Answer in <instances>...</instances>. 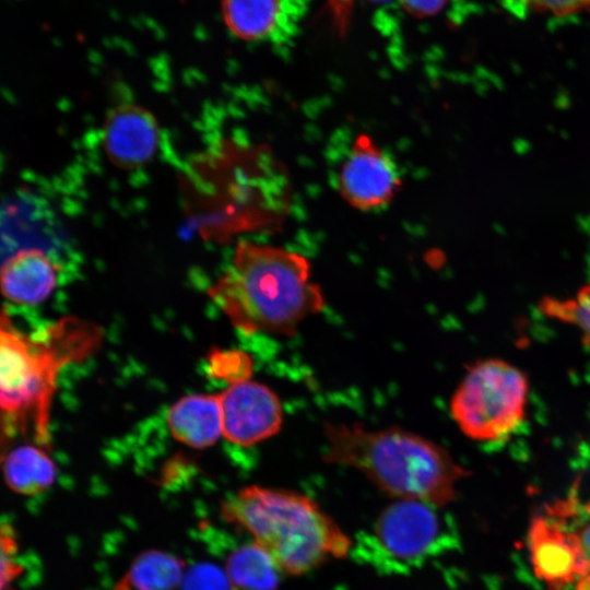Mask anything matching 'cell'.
I'll use <instances>...</instances> for the list:
<instances>
[{"label":"cell","mask_w":590,"mask_h":590,"mask_svg":"<svg viewBox=\"0 0 590 590\" xmlns=\"http://www.w3.org/2000/svg\"><path fill=\"white\" fill-rule=\"evenodd\" d=\"M219 400L223 437L233 444L252 446L281 429V401L263 384L250 379L232 384L219 394Z\"/></svg>","instance_id":"9c48e42d"},{"label":"cell","mask_w":590,"mask_h":590,"mask_svg":"<svg viewBox=\"0 0 590 590\" xmlns=\"http://www.w3.org/2000/svg\"><path fill=\"white\" fill-rule=\"evenodd\" d=\"M221 510L226 521L250 534L282 574L299 576L350 555L352 540L300 493L249 485L228 496Z\"/></svg>","instance_id":"277c9868"},{"label":"cell","mask_w":590,"mask_h":590,"mask_svg":"<svg viewBox=\"0 0 590 590\" xmlns=\"http://www.w3.org/2000/svg\"><path fill=\"white\" fill-rule=\"evenodd\" d=\"M439 507L397 499L352 541L350 555L378 574L406 575L456 544L455 529Z\"/></svg>","instance_id":"5b68a950"},{"label":"cell","mask_w":590,"mask_h":590,"mask_svg":"<svg viewBox=\"0 0 590 590\" xmlns=\"http://www.w3.org/2000/svg\"><path fill=\"white\" fill-rule=\"evenodd\" d=\"M368 1L382 3V2H388L390 0H368ZM333 3L338 12H342V10H345V12H347L350 0H333Z\"/></svg>","instance_id":"603a6c76"},{"label":"cell","mask_w":590,"mask_h":590,"mask_svg":"<svg viewBox=\"0 0 590 590\" xmlns=\"http://www.w3.org/2000/svg\"><path fill=\"white\" fill-rule=\"evenodd\" d=\"M58 281V266L43 249H20L1 268V291L10 302L37 305L46 300Z\"/></svg>","instance_id":"8fae6325"},{"label":"cell","mask_w":590,"mask_h":590,"mask_svg":"<svg viewBox=\"0 0 590 590\" xmlns=\"http://www.w3.org/2000/svg\"><path fill=\"white\" fill-rule=\"evenodd\" d=\"M184 563L156 550L139 555L114 590H174L184 578Z\"/></svg>","instance_id":"2e32d148"},{"label":"cell","mask_w":590,"mask_h":590,"mask_svg":"<svg viewBox=\"0 0 590 590\" xmlns=\"http://www.w3.org/2000/svg\"><path fill=\"white\" fill-rule=\"evenodd\" d=\"M158 128L153 115L138 105L116 107L107 116L103 144L107 157L118 167L133 169L154 156Z\"/></svg>","instance_id":"30bf717a"},{"label":"cell","mask_w":590,"mask_h":590,"mask_svg":"<svg viewBox=\"0 0 590 590\" xmlns=\"http://www.w3.org/2000/svg\"><path fill=\"white\" fill-rule=\"evenodd\" d=\"M333 181L351 206L374 212L388 206L402 185L401 169L385 148L369 135H356L338 162Z\"/></svg>","instance_id":"52a82bcc"},{"label":"cell","mask_w":590,"mask_h":590,"mask_svg":"<svg viewBox=\"0 0 590 590\" xmlns=\"http://www.w3.org/2000/svg\"><path fill=\"white\" fill-rule=\"evenodd\" d=\"M516 1V0H512ZM532 11L565 16L589 9L590 0H517Z\"/></svg>","instance_id":"44dd1931"},{"label":"cell","mask_w":590,"mask_h":590,"mask_svg":"<svg viewBox=\"0 0 590 590\" xmlns=\"http://www.w3.org/2000/svg\"><path fill=\"white\" fill-rule=\"evenodd\" d=\"M228 31L247 42L273 38L283 19L282 0H221Z\"/></svg>","instance_id":"4fadbf2b"},{"label":"cell","mask_w":590,"mask_h":590,"mask_svg":"<svg viewBox=\"0 0 590 590\" xmlns=\"http://www.w3.org/2000/svg\"><path fill=\"white\" fill-rule=\"evenodd\" d=\"M448 0H401L404 10L413 16L425 17L439 13Z\"/></svg>","instance_id":"7402d4cb"},{"label":"cell","mask_w":590,"mask_h":590,"mask_svg":"<svg viewBox=\"0 0 590 590\" xmlns=\"http://www.w3.org/2000/svg\"><path fill=\"white\" fill-rule=\"evenodd\" d=\"M564 517L578 534L590 564V502L581 504L575 494L565 499Z\"/></svg>","instance_id":"ffe728a7"},{"label":"cell","mask_w":590,"mask_h":590,"mask_svg":"<svg viewBox=\"0 0 590 590\" xmlns=\"http://www.w3.org/2000/svg\"><path fill=\"white\" fill-rule=\"evenodd\" d=\"M529 397L526 375L516 366L489 358L475 363L457 387L451 415L470 439H506L523 423Z\"/></svg>","instance_id":"8992f818"},{"label":"cell","mask_w":590,"mask_h":590,"mask_svg":"<svg viewBox=\"0 0 590 590\" xmlns=\"http://www.w3.org/2000/svg\"><path fill=\"white\" fill-rule=\"evenodd\" d=\"M539 310L551 319L578 328L590 345V283L573 297H544L539 304Z\"/></svg>","instance_id":"e0dca14e"},{"label":"cell","mask_w":590,"mask_h":590,"mask_svg":"<svg viewBox=\"0 0 590 590\" xmlns=\"http://www.w3.org/2000/svg\"><path fill=\"white\" fill-rule=\"evenodd\" d=\"M7 485L15 493L35 495L49 488L56 479V467L44 447L21 445L2 457Z\"/></svg>","instance_id":"5bb4252c"},{"label":"cell","mask_w":590,"mask_h":590,"mask_svg":"<svg viewBox=\"0 0 590 590\" xmlns=\"http://www.w3.org/2000/svg\"><path fill=\"white\" fill-rule=\"evenodd\" d=\"M226 575L234 590H278L282 573L266 551L252 541L227 555Z\"/></svg>","instance_id":"9a60e30c"},{"label":"cell","mask_w":590,"mask_h":590,"mask_svg":"<svg viewBox=\"0 0 590 590\" xmlns=\"http://www.w3.org/2000/svg\"><path fill=\"white\" fill-rule=\"evenodd\" d=\"M322 460L356 469L396 499L445 507L467 472L440 445L399 427L369 429L358 423H323Z\"/></svg>","instance_id":"3957f363"},{"label":"cell","mask_w":590,"mask_h":590,"mask_svg":"<svg viewBox=\"0 0 590 590\" xmlns=\"http://www.w3.org/2000/svg\"><path fill=\"white\" fill-rule=\"evenodd\" d=\"M576 590H590V575L581 578L576 583Z\"/></svg>","instance_id":"cb8c5ba5"},{"label":"cell","mask_w":590,"mask_h":590,"mask_svg":"<svg viewBox=\"0 0 590 590\" xmlns=\"http://www.w3.org/2000/svg\"><path fill=\"white\" fill-rule=\"evenodd\" d=\"M95 323L63 318L36 334L20 331L5 310L0 327L2 435L30 427L37 445L49 446L50 406L59 371L93 354L101 344Z\"/></svg>","instance_id":"7a4b0ae2"},{"label":"cell","mask_w":590,"mask_h":590,"mask_svg":"<svg viewBox=\"0 0 590 590\" xmlns=\"http://www.w3.org/2000/svg\"><path fill=\"white\" fill-rule=\"evenodd\" d=\"M209 371L212 377L232 385L250 378L252 362L244 352L216 350L209 356Z\"/></svg>","instance_id":"ac0fdd59"},{"label":"cell","mask_w":590,"mask_h":590,"mask_svg":"<svg viewBox=\"0 0 590 590\" xmlns=\"http://www.w3.org/2000/svg\"><path fill=\"white\" fill-rule=\"evenodd\" d=\"M209 295L231 323L247 334L293 335L326 305L305 256L253 241L236 246Z\"/></svg>","instance_id":"6da1fadb"},{"label":"cell","mask_w":590,"mask_h":590,"mask_svg":"<svg viewBox=\"0 0 590 590\" xmlns=\"http://www.w3.org/2000/svg\"><path fill=\"white\" fill-rule=\"evenodd\" d=\"M172 436L191 448L203 449L223 436L219 394H191L176 401L167 413Z\"/></svg>","instance_id":"7c38bea8"},{"label":"cell","mask_w":590,"mask_h":590,"mask_svg":"<svg viewBox=\"0 0 590 590\" xmlns=\"http://www.w3.org/2000/svg\"><path fill=\"white\" fill-rule=\"evenodd\" d=\"M181 590H234L224 571L211 564H197L181 580Z\"/></svg>","instance_id":"d6986e66"},{"label":"cell","mask_w":590,"mask_h":590,"mask_svg":"<svg viewBox=\"0 0 590 590\" xmlns=\"http://www.w3.org/2000/svg\"><path fill=\"white\" fill-rule=\"evenodd\" d=\"M527 542L533 571L548 590H565L590 575L578 534L550 507L532 519Z\"/></svg>","instance_id":"ba28073f"}]
</instances>
